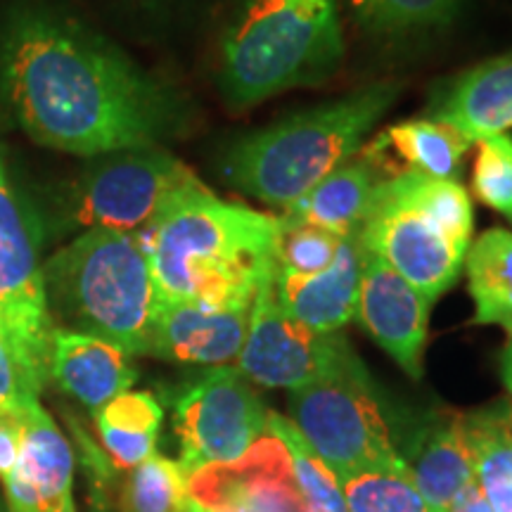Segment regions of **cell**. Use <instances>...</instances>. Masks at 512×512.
<instances>
[{
    "label": "cell",
    "mask_w": 512,
    "mask_h": 512,
    "mask_svg": "<svg viewBox=\"0 0 512 512\" xmlns=\"http://www.w3.org/2000/svg\"><path fill=\"white\" fill-rule=\"evenodd\" d=\"M190 503L188 472L157 453L131 470L119 496L121 512H188Z\"/></svg>",
    "instance_id": "26"
},
{
    "label": "cell",
    "mask_w": 512,
    "mask_h": 512,
    "mask_svg": "<svg viewBox=\"0 0 512 512\" xmlns=\"http://www.w3.org/2000/svg\"><path fill=\"white\" fill-rule=\"evenodd\" d=\"M38 401V389L29 382L24 370L0 342V420L22 418L31 403Z\"/></svg>",
    "instance_id": "31"
},
{
    "label": "cell",
    "mask_w": 512,
    "mask_h": 512,
    "mask_svg": "<svg viewBox=\"0 0 512 512\" xmlns=\"http://www.w3.org/2000/svg\"><path fill=\"white\" fill-rule=\"evenodd\" d=\"M501 375H503L505 387H508V392L512 394V332H510V339H508V344H505L503 356H501Z\"/></svg>",
    "instance_id": "35"
},
{
    "label": "cell",
    "mask_w": 512,
    "mask_h": 512,
    "mask_svg": "<svg viewBox=\"0 0 512 512\" xmlns=\"http://www.w3.org/2000/svg\"><path fill=\"white\" fill-rule=\"evenodd\" d=\"M98 434L117 470H136L147 458L155 456L157 437L152 434H128L105 425H98Z\"/></svg>",
    "instance_id": "32"
},
{
    "label": "cell",
    "mask_w": 512,
    "mask_h": 512,
    "mask_svg": "<svg viewBox=\"0 0 512 512\" xmlns=\"http://www.w3.org/2000/svg\"><path fill=\"white\" fill-rule=\"evenodd\" d=\"M43 283L60 328L100 337L131 356L150 351L162 299L136 233L83 230L43 264Z\"/></svg>",
    "instance_id": "5"
},
{
    "label": "cell",
    "mask_w": 512,
    "mask_h": 512,
    "mask_svg": "<svg viewBox=\"0 0 512 512\" xmlns=\"http://www.w3.org/2000/svg\"><path fill=\"white\" fill-rule=\"evenodd\" d=\"M0 102L34 143L76 157L159 147L188 126L169 86L43 0L0 22Z\"/></svg>",
    "instance_id": "1"
},
{
    "label": "cell",
    "mask_w": 512,
    "mask_h": 512,
    "mask_svg": "<svg viewBox=\"0 0 512 512\" xmlns=\"http://www.w3.org/2000/svg\"><path fill=\"white\" fill-rule=\"evenodd\" d=\"M3 482L10 512H76L72 444L38 401L22 415L19 458Z\"/></svg>",
    "instance_id": "14"
},
{
    "label": "cell",
    "mask_w": 512,
    "mask_h": 512,
    "mask_svg": "<svg viewBox=\"0 0 512 512\" xmlns=\"http://www.w3.org/2000/svg\"><path fill=\"white\" fill-rule=\"evenodd\" d=\"M472 228L470 195L458 181L403 174L377 185L358 240L432 304L456 285Z\"/></svg>",
    "instance_id": "6"
},
{
    "label": "cell",
    "mask_w": 512,
    "mask_h": 512,
    "mask_svg": "<svg viewBox=\"0 0 512 512\" xmlns=\"http://www.w3.org/2000/svg\"><path fill=\"white\" fill-rule=\"evenodd\" d=\"M363 245L356 235L344 238L335 261L325 271L292 275L275 271L273 292L287 316L320 335L339 332L356 318Z\"/></svg>",
    "instance_id": "16"
},
{
    "label": "cell",
    "mask_w": 512,
    "mask_h": 512,
    "mask_svg": "<svg viewBox=\"0 0 512 512\" xmlns=\"http://www.w3.org/2000/svg\"><path fill=\"white\" fill-rule=\"evenodd\" d=\"M249 311L207 309L188 302H162L147 356L185 366H226L238 361L247 337Z\"/></svg>",
    "instance_id": "15"
},
{
    "label": "cell",
    "mask_w": 512,
    "mask_h": 512,
    "mask_svg": "<svg viewBox=\"0 0 512 512\" xmlns=\"http://www.w3.org/2000/svg\"><path fill=\"white\" fill-rule=\"evenodd\" d=\"M266 432L283 441L292 460V472L297 479L299 494H302L309 512H349L344 501L342 486L332 475L328 465L320 460L311 446L306 444L297 427L285 415L268 411Z\"/></svg>",
    "instance_id": "25"
},
{
    "label": "cell",
    "mask_w": 512,
    "mask_h": 512,
    "mask_svg": "<svg viewBox=\"0 0 512 512\" xmlns=\"http://www.w3.org/2000/svg\"><path fill=\"white\" fill-rule=\"evenodd\" d=\"M363 27L375 34H411L444 27L460 0H349Z\"/></svg>",
    "instance_id": "27"
},
{
    "label": "cell",
    "mask_w": 512,
    "mask_h": 512,
    "mask_svg": "<svg viewBox=\"0 0 512 512\" xmlns=\"http://www.w3.org/2000/svg\"><path fill=\"white\" fill-rule=\"evenodd\" d=\"M448 512H494V510H491L489 501H486V496L482 494V489H479L475 479V482L465 486V491L456 498V503L451 505V510Z\"/></svg>",
    "instance_id": "34"
},
{
    "label": "cell",
    "mask_w": 512,
    "mask_h": 512,
    "mask_svg": "<svg viewBox=\"0 0 512 512\" xmlns=\"http://www.w3.org/2000/svg\"><path fill=\"white\" fill-rule=\"evenodd\" d=\"M380 183V174L361 155H356L306 192L302 200L283 209L278 223L280 226H318L339 238H349L361 228Z\"/></svg>",
    "instance_id": "20"
},
{
    "label": "cell",
    "mask_w": 512,
    "mask_h": 512,
    "mask_svg": "<svg viewBox=\"0 0 512 512\" xmlns=\"http://www.w3.org/2000/svg\"><path fill=\"white\" fill-rule=\"evenodd\" d=\"M472 192L482 204L512 223V138L494 133L475 140Z\"/></svg>",
    "instance_id": "28"
},
{
    "label": "cell",
    "mask_w": 512,
    "mask_h": 512,
    "mask_svg": "<svg viewBox=\"0 0 512 512\" xmlns=\"http://www.w3.org/2000/svg\"><path fill=\"white\" fill-rule=\"evenodd\" d=\"M475 479L494 512H512V403L463 415Z\"/></svg>",
    "instance_id": "22"
},
{
    "label": "cell",
    "mask_w": 512,
    "mask_h": 512,
    "mask_svg": "<svg viewBox=\"0 0 512 512\" xmlns=\"http://www.w3.org/2000/svg\"><path fill=\"white\" fill-rule=\"evenodd\" d=\"M275 280V278H273ZM273 280L256 292L238 370L268 389H302L325 377L363 366L347 337L320 335L280 309Z\"/></svg>",
    "instance_id": "11"
},
{
    "label": "cell",
    "mask_w": 512,
    "mask_h": 512,
    "mask_svg": "<svg viewBox=\"0 0 512 512\" xmlns=\"http://www.w3.org/2000/svg\"><path fill=\"white\" fill-rule=\"evenodd\" d=\"M342 57L337 0H240L221 38L219 86L242 110L328 81Z\"/></svg>",
    "instance_id": "4"
},
{
    "label": "cell",
    "mask_w": 512,
    "mask_h": 512,
    "mask_svg": "<svg viewBox=\"0 0 512 512\" xmlns=\"http://www.w3.org/2000/svg\"><path fill=\"white\" fill-rule=\"evenodd\" d=\"M268 408L238 368L216 366L174 396V430L183 470L230 463L266 432Z\"/></svg>",
    "instance_id": "10"
},
{
    "label": "cell",
    "mask_w": 512,
    "mask_h": 512,
    "mask_svg": "<svg viewBox=\"0 0 512 512\" xmlns=\"http://www.w3.org/2000/svg\"><path fill=\"white\" fill-rule=\"evenodd\" d=\"M19 446H22V418L0 420V479L10 475L19 458Z\"/></svg>",
    "instance_id": "33"
},
{
    "label": "cell",
    "mask_w": 512,
    "mask_h": 512,
    "mask_svg": "<svg viewBox=\"0 0 512 512\" xmlns=\"http://www.w3.org/2000/svg\"><path fill=\"white\" fill-rule=\"evenodd\" d=\"M411 467L420 494L434 512H448L465 486L475 482L463 415H444L422 434Z\"/></svg>",
    "instance_id": "21"
},
{
    "label": "cell",
    "mask_w": 512,
    "mask_h": 512,
    "mask_svg": "<svg viewBox=\"0 0 512 512\" xmlns=\"http://www.w3.org/2000/svg\"><path fill=\"white\" fill-rule=\"evenodd\" d=\"M287 406L292 425L339 484L399 460L366 366L294 389Z\"/></svg>",
    "instance_id": "8"
},
{
    "label": "cell",
    "mask_w": 512,
    "mask_h": 512,
    "mask_svg": "<svg viewBox=\"0 0 512 512\" xmlns=\"http://www.w3.org/2000/svg\"><path fill=\"white\" fill-rule=\"evenodd\" d=\"M467 287L475 302V323L512 332V233L491 228L465 256Z\"/></svg>",
    "instance_id": "23"
},
{
    "label": "cell",
    "mask_w": 512,
    "mask_h": 512,
    "mask_svg": "<svg viewBox=\"0 0 512 512\" xmlns=\"http://www.w3.org/2000/svg\"><path fill=\"white\" fill-rule=\"evenodd\" d=\"M48 377L91 411H100L136 382L131 354L105 339L55 325L50 335Z\"/></svg>",
    "instance_id": "18"
},
{
    "label": "cell",
    "mask_w": 512,
    "mask_h": 512,
    "mask_svg": "<svg viewBox=\"0 0 512 512\" xmlns=\"http://www.w3.org/2000/svg\"><path fill=\"white\" fill-rule=\"evenodd\" d=\"M344 238L318 226H280L275 271L311 275L325 271L342 247Z\"/></svg>",
    "instance_id": "29"
},
{
    "label": "cell",
    "mask_w": 512,
    "mask_h": 512,
    "mask_svg": "<svg viewBox=\"0 0 512 512\" xmlns=\"http://www.w3.org/2000/svg\"><path fill=\"white\" fill-rule=\"evenodd\" d=\"M472 145L475 140L467 138L456 126L422 117L384 128L363 150H358V155L373 166L382 181L403 174L458 181Z\"/></svg>",
    "instance_id": "17"
},
{
    "label": "cell",
    "mask_w": 512,
    "mask_h": 512,
    "mask_svg": "<svg viewBox=\"0 0 512 512\" xmlns=\"http://www.w3.org/2000/svg\"><path fill=\"white\" fill-rule=\"evenodd\" d=\"M396 98L399 83L382 81L290 114L235 140L221 159V174L242 195L287 209L358 155Z\"/></svg>",
    "instance_id": "3"
},
{
    "label": "cell",
    "mask_w": 512,
    "mask_h": 512,
    "mask_svg": "<svg viewBox=\"0 0 512 512\" xmlns=\"http://www.w3.org/2000/svg\"><path fill=\"white\" fill-rule=\"evenodd\" d=\"M0 512H10V510H8V505H5L3 501H0Z\"/></svg>",
    "instance_id": "38"
},
{
    "label": "cell",
    "mask_w": 512,
    "mask_h": 512,
    "mask_svg": "<svg viewBox=\"0 0 512 512\" xmlns=\"http://www.w3.org/2000/svg\"><path fill=\"white\" fill-rule=\"evenodd\" d=\"M339 486L349 512H434L403 458L387 467L356 472Z\"/></svg>",
    "instance_id": "24"
},
{
    "label": "cell",
    "mask_w": 512,
    "mask_h": 512,
    "mask_svg": "<svg viewBox=\"0 0 512 512\" xmlns=\"http://www.w3.org/2000/svg\"><path fill=\"white\" fill-rule=\"evenodd\" d=\"M131 3H136V5H145V8H157V5L166 3V0H131Z\"/></svg>",
    "instance_id": "36"
},
{
    "label": "cell",
    "mask_w": 512,
    "mask_h": 512,
    "mask_svg": "<svg viewBox=\"0 0 512 512\" xmlns=\"http://www.w3.org/2000/svg\"><path fill=\"white\" fill-rule=\"evenodd\" d=\"M195 171L162 147H136L95 157L64 200L67 228L140 233L171 204L204 190Z\"/></svg>",
    "instance_id": "7"
},
{
    "label": "cell",
    "mask_w": 512,
    "mask_h": 512,
    "mask_svg": "<svg viewBox=\"0 0 512 512\" xmlns=\"http://www.w3.org/2000/svg\"><path fill=\"white\" fill-rule=\"evenodd\" d=\"M188 494L202 512H309L283 441L264 432L240 458L188 475Z\"/></svg>",
    "instance_id": "12"
},
{
    "label": "cell",
    "mask_w": 512,
    "mask_h": 512,
    "mask_svg": "<svg viewBox=\"0 0 512 512\" xmlns=\"http://www.w3.org/2000/svg\"><path fill=\"white\" fill-rule=\"evenodd\" d=\"M278 216L223 202L209 188L171 204L138 240L159 299L249 311L275 278Z\"/></svg>",
    "instance_id": "2"
},
{
    "label": "cell",
    "mask_w": 512,
    "mask_h": 512,
    "mask_svg": "<svg viewBox=\"0 0 512 512\" xmlns=\"http://www.w3.org/2000/svg\"><path fill=\"white\" fill-rule=\"evenodd\" d=\"M50 316L41 264V230L0 162V342L41 394L48 382Z\"/></svg>",
    "instance_id": "9"
},
{
    "label": "cell",
    "mask_w": 512,
    "mask_h": 512,
    "mask_svg": "<svg viewBox=\"0 0 512 512\" xmlns=\"http://www.w3.org/2000/svg\"><path fill=\"white\" fill-rule=\"evenodd\" d=\"M430 306L425 294L363 249L356 318L413 380L422 375Z\"/></svg>",
    "instance_id": "13"
},
{
    "label": "cell",
    "mask_w": 512,
    "mask_h": 512,
    "mask_svg": "<svg viewBox=\"0 0 512 512\" xmlns=\"http://www.w3.org/2000/svg\"><path fill=\"white\" fill-rule=\"evenodd\" d=\"M164 411L150 392H128L114 396L100 411H95V425L112 427L128 434H152L159 437Z\"/></svg>",
    "instance_id": "30"
},
{
    "label": "cell",
    "mask_w": 512,
    "mask_h": 512,
    "mask_svg": "<svg viewBox=\"0 0 512 512\" xmlns=\"http://www.w3.org/2000/svg\"><path fill=\"white\" fill-rule=\"evenodd\" d=\"M188 512H202V508H200V505H197V503H190Z\"/></svg>",
    "instance_id": "37"
},
{
    "label": "cell",
    "mask_w": 512,
    "mask_h": 512,
    "mask_svg": "<svg viewBox=\"0 0 512 512\" xmlns=\"http://www.w3.org/2000/svg\"><path fill=\"white\" fill-rule=\"evenodd\" d=\"M427 117L479 140L512 128V50L453 79L432 100Z\"/></svg>",
    "instance_id": "19"
}]
</instances>
